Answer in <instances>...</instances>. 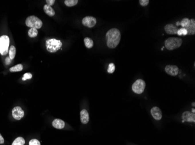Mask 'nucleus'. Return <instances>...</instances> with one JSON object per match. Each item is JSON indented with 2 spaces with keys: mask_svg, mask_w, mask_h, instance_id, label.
<instances>
[{
  "mask_svg": "<svg viewBox=\"0 0 195 145\" xmlns=\"http://www.w3.org/2000/svg\"><path fill=\"white\" fill-rule=\"evenodd\" d=\"M120 39L121 33L118 28H112L106 33V44L109 48H115L119 44Z\"/></svg>",
  "mask_w": 195,
  "mask_h": 145,
  "instance_id": "nucleus-1",
  "label": "nucleus"
},
{
  "mask_svg": "<svg viewBox=\"0 0 195 145\" xmlns=\"http://www.w3.org/2000/svg\"><path fill=\"white\" fill-rule=\"evenodd\" d=\"M62 46V42L60 40L55 38L48 39L46 41V47L47 50L51 53L56 52Z\"/></svg>",
  "mask_w": 195,
  "mask_h": 145,
  "instance_id": "nucleus-2",
  "label": "nucleus"
},
{
  "mask_svg": "<svg viewBox=\"0 0 195 145\" xmlns=\"http://www.w3.org/2000/svg\"><path fill=\"white\" fill-rule=\"evenodd\" d=\"M182 44V40L177 37H170L165 41V45L168 50H173L180 48Z\"/></svg>",
  "mask_w": 195,
  "mask_h": 145,
  "instance_id": "nucleus-3",
  "label": "nucleus"
},
{
  "mask_svg": "<svg viewBox=\"0 0 195 145\" xmlns=\"http://www.w3.org/2000/svg\"><path fill=\"white\" fill-rule=\"evenodd\" d=\"M26 25L30 28L39 29L43 25L42 21L35 16H30L28 17L25 22Z\"/></svg>",
  "mask_w": 195,
  "mask_h": 145,
  "instance_id": "nucleus-4",
  "label": "nucleus"
},
{
  "mask_svg": "<svg viewBox=\"0 0 195 145\" xmlns=\"http://www.w3.org/2000/svg\"><path fill=\"white\" fill-rule=\"evenodd\" d=\"M9 38L7 36L0 37V54L1 55H5L8 52L9 45Z\"/></svg>",
  "mask_w": 195,
  "mask_h": 145,
  "instance_id": "nucleus-5",
  "label": "nucleus"
},
{
  "mask_svg": "<svg viewBox=\"0 0 195 145\" xmlns=\"http://www.w3.org/2000/svg\"><path fill=\"white\" fill-rule=\"evenodd\" d=\"M145 88V83L143 79H139L136 80L132 85L133 91L137 94L142 93Z\"/></svg>",
  "mask_w": 195,
  "mask_h": 145,
  "instance_id": "nucleus-6",
  "label": "nucleus"
},
{
  "mask_svg": "<svg viewBox=\"0 0 195 145\" xmlns=\"http://www.w3.org/2000/svg\"><path fill=\"white\" fill-rule=\"evenodd\" d=\"M12 117L14 118V119L17 120H20L24 116V111L21 107L17 106L15 107L12 109Z\"/></svg>",
  "mask_w": 195,
  "mask_h": 145,
  "instance_id": "nucleus-7",
  "label": "nucleus"
},
{
  "mask_svg": "<svg viewBox=\"0 0 195 145\" xmlns=\"http://www.w3.org/2000/svg\"><path fill=\"white\" fill-rule=\"evenodd\" d=\"M96 23V19L93 17H86L83 19V24L89 28L93 27Z\"/></svg>",
  "mask_w": 195,
  "mask_h": 145,
  "instance_id": "nucleus-8",
  "label": "nucleus"
},
{
  "mask_svg": "<svg viewBox=\"0 0 195 145\" xmlns=\"http://www.w3.org/2000/svg\"><path fill=\"white\" fill-rule=\"evenodd\" d=\"M165 70L168 74L172 76H176L179 73V68L175 65H167Z\"/></svg>",
  "mask_w": 195,
  "mask_h": 145,
  "instance_id": "nucleus-9",
  "label": "nucleus"
},
{
  "mask_svg": "<svg viewBox=\"0 0 195 145\" xmlns=\"http://www.w3.org/2000/svg\"><path fill=\"white\" fill-rule=\"evenodd\" d=\"M182 118L184 121L187 122H195V115L190 111H185L182 114Z\"/></svg>",
  "mask_w": 195,
  "mask_h": 145,
  "instance_id": "nucleus-10",
  "label": "nucleus"
},
{
  "mask_svg": "<svg viewBox=\"0 0 195 145\" xmlns=\"http://www.w3.org/2000/svg\"><path fill=\"white\" fill-rule=\"evenodd\" d=\"M151 114L153 117L156 120H160L162 119V111L161 109L158 107H154L151 109Z\"/></svg>",
  "mask_w": 195,
  "mask_h": 145,
  "instance_id": "nucleus-11",
  "label": "nucleus"
},
{
  "mask_svg": "<svg viewBox=\"0 0 195 145\" xmlns=\"http://www.w3.org/2000/svg\"><path fill=\"white\" fill-rule=\"evenodd\" d=\"M165 31L168 34H177L178 28L173 24H168L165 26Z\"/></svg>",
  "mask_w": 195,
  "mask_h": 145,
  "instance_id": "nucleus-12",
  "label": "nucleus"
},
{
  "mask_svg": "<svg viewBox=\"0 0 195 145\" xmlns=\"http://www.w3.org/2000/svg\"><path fill=\"white\" fill-rule=\"evenodd\" d=\"M80 118L81 121L83 124H86L89 122V113L87 110L83 109L80 112Z\"/></svg>",
  "mask_w": 195,
  "mask_h": 145,
  "instance_id": "nucleus-13",
  "label": "nucleus"
},
{
  "mask_svg": "<svg viewBox=\"0 0 195 145\" xmlns=\"http://www.w3.org/2000/svg\"><path fill=\"white\" fill-rule=\"evenodd\" d=\"M52 125L54 128H55L56 129H59V130H61V129H63V128H64L65 122L62 120L57 119H55V120H53V121L52 122Z\"/></svg>",
  "mask_w": 195,
  "mask_h": 145,
  "instance_id": "nucleus-14",
  "label": "nucleus"
},
{
  "mask_svg": "<svg viewBox=\"0 0 195 145\" xmlns=\"http://www.w3.org/2000/svg\"><path fill=\"white\" fill-rule=\"evenodd\" d=\"M188 31V34L190 35H194L195 34V21L194 19L190 20V24L186 28Z\"/></svg>",
  "mask_w": 195,
  "mask_h": 145,
  "instance_id": "nucleus-15",
  "label": "nucleus"
},
{
  "mask_svg": "<svg viewBox=\"0 0 195 145\" xmlns=\"http://www.w3.org/2000/svg\"><path fill=\"white\" fill-rule=\"evenodd\" d=\"M43 9H44V12L47 15L49 16V17H53V16L55 15V11L53 9V8L50 6L47 5V4L44 6Z\"/></svg>",
  "mask_w": 195,
  "mask_h": 145,
  "instance_id": "nucleus-16",
  "label": "nucleus"
},
{
  "mask_svg": "<svg viewBox=\"0 0 195 145\" xmlns=\"http://www.w3.org/2000/svg\"><path fill=\"white\" fill-rule=\"evenodd\" d=\"M84 42L85 46L87 48H89V49H90V48H92L93 46V42L92 40L89 37L85 38L84 40Z\"/></svg>",
  "mask_w": 195,
  "mask_h": 145,
  "instance_id": "nucleus-17",
  "label": "nucleus"
},
{
  "mask_svg": "<svg viewBox=\"0 0 195 145\" xmlns=\"http://www.w3.org/2000/svg\"><path fill=\"white\" fill-rule=\"evenodd\" d=\"M25 143V139L22 137H18L14 140L12 145H24Z\"/></svg>",
  "mask_w": 195,
  "mask_h": 145,
  "instance_id": "nucleus-18",
  "label": "nucleus"
},
{
  "mask_svg": "<svg viewBox=\"0 0 195 145\" xmlns=\"http://www.w3.org/2000/svg\"><path fill=\"white\" fill-rule=\"evenodd\" d=\"M190 24V20H189L188 18H184L182 20V21L180 22V26L182 27V28H187L189 27V26Z\"/></svg>",
  "mask_w": 195,
  "mask_h": 145,
  "instance_id": "nucleus-19",
  "label": "nucleus"
},
{
  "mask_svg": "<svg viewBox=\"0 0 195 145\" xmlns=\"http://www.w3.org/2000/svg\"><path fill=\"white\" fill-rule=\"evenodd\" d=\"M38 34V31L36 28H30L28 31V35L31 38H35Z\"/></svg>",
  "mask_w": 195,
  "mask_h": 145,
  "instance_id": "nucleus-20",
  "label": "nucleus"
},
{
  "mask_svg": "<svg viewBox=\"0 0 195 145\" xmlns=\"http://www.w3.org/2000/svg\"><path fill=\"white\" fill-rule=\"evenodd\" d=\"M22 70H23L22 64H17V65L11 68L10 69H9V71L11 72H21Z\"/></svg>",
  "mask_w": 195,
  "mask_h": 145,
  "instance_id": "nucleus-21",
  "label": "nucleus"
},
{
  "mask_svg": "<svg viewBox=\"0 0 195 145\" xmlns=\"http://www.w3.org/2000/svg\"><path fill=\"white\" fill-rule=\"evenodd\" d=\"M16 55V48L13 45H11L9 48V58L12 60L15 57Z\"/></svg>",
  "mask_w": 195,
  "mask_h": 145,
  "instance_id": "nucleus-22",
  "label": "nucleus"
},
{
  "mask_svg": "<svg viewBox=\"0 0 195 145\" xmlns=\"http://www.w3.org/2000/svg\"><path fill=\"white\" fill-rule=\"evenodd\" d=\"M78 2V0H66V1H64V4L69 7H71L77 5Z\"/></svg>",
  "mask_w": 195,
  "mask_h": 145,
  "instance_id": "nucleus-23",
  "label": "nucleus"
},
{
  "mask_svg": "<svg viewBox=\"0 0 195 145\" xmlns=\"http://www.w3.org/2000/svg\"><path fill=\"white\" fill-rule=\"evenodd\" d=\"M177 34L178 36H186L188 34V31L186 30V28H180L178 30V32H177Z\"/></svg>",
  "mask_w": 195,
  "mask_h": 145,
  "instance_id": "nucleus-24",
  "label": "nucleus"
},
{
  "mask_svg": "<svg viewBox=\"0 0 195 145\" xmlns=\"http://www.w3.org/2000/svg\"><path fill=\"white\" fill-rule=\"evenodd\" d=\"M115 70V66L114 63H110L109 64L108 69V73L111 74V73H113V72H114Z\"/></svg>",
  "mask_w": 195,
  "mask_h": 145,
  "instance_id": "nucleus-25",
  "label": "nucleus"
},
{
  "mask_svg": "<svg viewBox=\"0 0 195 145\" xmlns=\"http://www.w3.org/2000/svg\"><path fill=\"white\" fill-rule=\"evenodd\" d=\"M23 76H24L22 77V80H23V81H26V79H31L32 78V75L30 73H26Z\"/></svg>",
  "mask_w": 195,
  "mask_h": 145,
  "instance_id": "nucleus-26",
  "label": "nucleus"
},
{
  "mask_svg": "<svg viewBox=\"0 0 195 145\" xmlns=\"http://www.w3.org/2000/svg\"><path fill=\"white\" fill-rule=\"evenodd\" d=\"M29 145H40V142L36 139H33L29 142Z\"/></svg>",
  "mask_w": 195,
  "mask_h": 145,
  "instance_id": "nucleus-27",
  "label": "nucleus"
},
{
  "mask_svg": "<svg viewBox=\"0 0 195 145\" xmlns=\"http://www.w3.org/2000/svg\"><path fill=\"white\" fill-rule=\"evenodd\" d=\"M139 2L141 6L145 7L149 5L150 1H149V0H140Z\"/></svg>",
  "mask_w": 195,
  "mask_h": 145,
  "instance_id": "nucleus-28",
  "label": "nucleus"
},
{
  "mask_svg": "<svg viewBox=\"0 0 195 145\" xmlns=\"http://www.w3.org/2000/svg\"><path fill=\"white\" fill-rule=\"evenodd\" d=\"M47 3V5H48V6H52L53 5H54V3H55V1L54 0H46V1Z\"/></svg>",
  "mask_w": 195,
  "mask_h": 145,
  "instance_id": "nucleus-29",
  "label": "nucleus"
},
{
  "mask_svg": "<svg viewBox=\"0 0 195 145\" xmlns=\"http://www.w3.org/2000/svg\"><path fill=\"white\" fill-rule=\"evenodd\" d=\"M11 62H12V60L9 58V57H7L5 59V63L7 65H9V64H10L11 63Z\"/></svg>",
  "mask_w": 195,
  "mask_h": 145,
  "instance_id": "nucleus-30",
  "label": "nucleus"
},
{
  "mask_svg": "<svg viewBox=\"0 0 195 145\" xmlns=\"http://www.w3.org/2000/svg\"><path fill=\"white\" fill-rule=\"evenodd\" d=\"M4 139L2 135L0 134V144H4Z\"/></svg>",
  "mask_w": 195,
  "mask_h": 145,
  "instance_id": "nucleus-31",
  "label": "nucleus"
},
{
  "mask_svg": "<svg viewBox=\"0 0 195 145\" xmlns=\"http://www.w3.org/2000/svg\"><path fill=\"white\" fill-rule=\"evenodd\" d=\"M176 26H180V22H177L176 23Z\"/></svg>",
  "mask_w": 195,
  "mask_h": 145,
  "instance_id": "nucleus-32",
  "label": "nucleus"
},
{
  "mask_svg": "<svg viewBox=\"0 0 195 145\" xmlns=\"http://www.w3.org/2000/svg\"><path fill=\"white\" fill-rule=\"evenodd\" d=\"M192 113H195L194 109H192Z\"/></svg>",
  "mask_w": 195,
  "mask_h": 145,
  "instance_id": "nucleus-33",
  "label": "nucleus"
},
{
  "mask_svg": "<svg viewBox=\"0 0 195 145\" xmlns=\"http://www.w3.org/2000/svg\"><path fill=\"white\" fill-rule=\"evenodd\" d=\"M192 105H193V106H195V105H194V102H193V103H192Z\"/></svg>",
  "mask_w": 195,
  "mask_h": 145,
  "instance_id": "nucleus-34",
  "label": "nucleus"
}]
</instances>
